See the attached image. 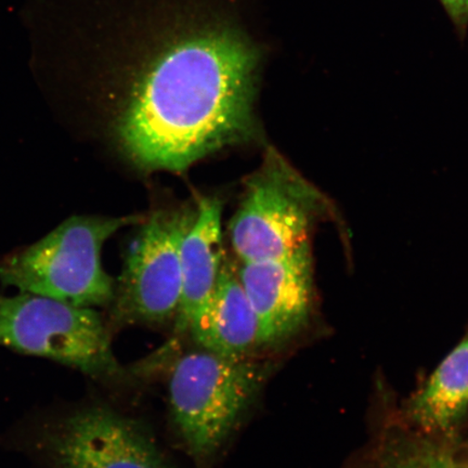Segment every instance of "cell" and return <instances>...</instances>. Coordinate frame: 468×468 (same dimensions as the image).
Masks as SVG:
<instances>
[{"label": "cell", "instance_id": "8", "mask_svg": "<svg viewBox=\"0 0 468 468\" xmlns=\"http://www.w3.org/2000/svg\"><path fill=\"white\" fill-rule=\"evenodd\" d=\"M309 244L281 259L242 262L238 277L259 322L260 347L294 336L313 309V266Z\"/></svg>", "mask_w": 468, "mask_h": 468}, {"label": "cell", "instance_id": "10", "mask_svg": "<svg viewBox=\"0 0 468 468\" xmlns=\"http://www.w3.org/2000/svg\"><path fill=\"white\" fill-rule=\"evenodd\" d=\"M468 412V331L423 388L408 401L405 422L422 434L450 441Z\"/></svg>", "mask_w": 468, "mask_h": 468}, {"label": "cell", "instance_id": "5", "mask_svg": "<svg viewBox=\"0 0 468 468\" xmlns=\"http://www.w3.org/2000/svg\"><path fill=\"white\" fill-rule=\"evenodd\" d=\"M321 208L319 193L271 151L261 171L248 181L241 207L231 221L233 250L242 262L291 255L309 244V232Z\"/></svg>", "mask_w": 468, "mask_h": 468}, {"label": "cell", "instance_id": "4", "mask_svg": "<svg viewBox=\"0 0 468 468\" xmlns=\"http://www.w3.org/2000/svg\"><path fill=\"white\" fill-rule=\"evenodd\" d=\"M0 346L42 356L97 379L122 376L109 333L95 308L21 292L0 294Z\"/></svg>", "mask_w": 468, "mask_h": 468}, {"label": "cell", "instance_id": "3", "mask_svg": "<svg viewBox=\"0 0 468 468\" xmlns=\"http://www.w3.org/2000/svg\"><path fill=\"white\" fill-rule=\"evenodd\" d=\"M265 370L207 349L181 356L169 377L176 426L196 458L214 454L259 395Z\"/></svg>", "mask_w": 468, "mask_h": 468}, {"label": "cell", "instance_id": "9", "mask_svg": "<svg viewBox=\"0 0 468 468\" xmlns=\"http://www.w3.org/2000/svg\"><path fill=\"white\" fill-rule=\"evenodd\" d=\"M222 203L205 197L198 203L195 220L181 244V298L176 314V332L185 335L212 297L222 265Z\"/></svg>", "mask_w": 468, "mask_h": 468}, {"label": "cell", "instance_id": "12", "mask_svg": "<svg viewBox=\"0 0 468 468\" xmlns=\"http://www.w3.org/2000/svg\"><path fill=\"white\" fill-rule=\"evenodd\" d=\"M447 442L412 429L393 424L380 436L376 468H456Z\"/></svg>", "mask_w": 468, "mask_h": 468}, {"label": "cell", "instance_id": "2", "mask_svg": "<svg viewBox=\"0 0 468 468\" xmlns=\"http://www.w3.org/2000/svg\"><path fill=\"white\" fill-rule=\"evenodd\" d=\"M137 218L74 216L28 247L0 260V283L23 292L79 307H101L113 300V284L103 271L101 250Z\"/></svg>", "mask_w": 468, "mask_h": 468}, {"label": "cell", "instance_id": "1", "mask_svg": "<svg viewBox=\"0 0 468 468\" xmlns=\"http://www.w3.org/2000/svg\"><path fill=\"white\" fill-rule=\"evenodd\" d=\"M239 0H112L102 43L132 69L117 136L149 171L181 172L255 131L262 46Z\"/></svg>", "mask_w": 468, "mask_h": 468}, {"label": "cell", "instance_id": "7", "mask_svg": "<svg viewBox=\"0 0 468 468\" xmlns=\"http://www.w3.org/2000/svg\"><path fill=\"white\" fill-rule=\"evenodd\" d=\"M43 444L54 468H171L142 427L104 407L58 420Z\"/></svg>", "mask_w": 468, "mask_h": 468}, {"label": "cell", "instance_id": "6", "mask_svg": "<svg viewBox=\"0 0 468 468\" xmlns=\"http://www.w3.org/2000/svg\"><path fill=\"white\" fill-rule=\"evenodd\" d=\"M196 213L157 212L134 239L121 277L117 314L161 324L176 318L181 288L180 250Z\"/></svg>", "mask_w": 468, "mask_h": 468}, {"label": "cell", "instance_id": "11", "mask_svg": "<svg viewBox=\"0 0 468 468\" xmlns=\"http://www.w3.org/2000/svg\"><path fill=\"white\" fill-rule=\"evenodd\" d=\"M198 346L228 358H245L260 347L259 322L238 273L226 261L212 297L190 326Z\"/></svg>", "mask_w": 468, "mask_h": 468}, {"label": "cell", "instance_id": "13", "mask_svg": "<svg viewBox=\"0 0 468 468\" xmlns=\"http://www.w3.org/2000/svg\"><path fill=\"white\" fill-rule=\"evenodd\" d=\"M441 2L455 27L464 34L468 26V0H441Z\"/></svg>", "mask_w": 468, "mask_h": 468}]
</instances>
